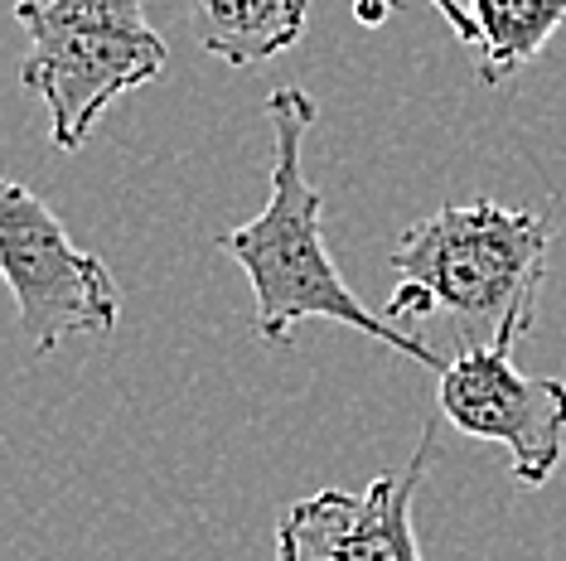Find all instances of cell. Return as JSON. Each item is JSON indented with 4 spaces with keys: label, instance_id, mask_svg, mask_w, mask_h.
<instances>
[{
    "label": "cell",
    "instance_id": "obj_6",
    "mask_svg": "<svg viewBox=\"0 0 566 561\" xmlns=\"http://www.w3.org/2000/svg\"><path fill=\"white\" fill-rule=\"evenodd\" d=\"M436 465V431H421V445L402 469H388L364 494L319 489L291 504L276 522V561H421L411 532V499Z\"/></svg>",
    "mask_w": 566,
    "mask_h": 561
},
{
    "label": "cell",
    "instance_id": "obj_2",
    "mask_svg": "<svg viewBox=\"0 0 566 561\" xmlns=\"http://www.w3.org/2000/svg\"><path fill=\"white\" fill-rule=\"evenodd\" d=\"M547 252V213L494 199L441 203L388 252V266L402 280L382 315L397 325L446 310L465 343H518L537 329Z\"/></svg>",
    "mask_w": 566,
    "mask_h": 561
},
{
    "label": "cell",
    "instance_id": "obj_1",
    "mask_svg": "<svg viewBox=\"0 0 566 561\" xmlns=\"http://www.w3.org/2000/svg\"><path fill=\"white\" fill-rule=\"evenodd\" d=\"M319 107L305 87L281 83L266 97V126H272V199L252 223L218 233L223 257L248 272L252 286V329L262 343H286L295 325L334 320L368 339H382L402 359L441 373L446 359L421 335H407L388 315H373L364 300L344 286L339 266L325 247V199L305 180V131L315 126Z\"/></svg>",
    "mask_w": 566,
    "mask_h": 561
},
{
    "label": "cell",
    "instance_id": "obj_3",
    "mask_svg": "<svg viewBox=\"0 0 566 561\" xmlns=\"http://www.w3.org/2000/svg\"><path fill=\"white\" fill-rule=\"evenodd\" d=\"M15 20L20 83L49 107L59 150H83L102 112L156 83L170 59L140 0H15Z\"/></svg>",
    "mask_w": 566,
    "mask_h": 561
},
{
    "label": "cell",
    "instance_id": "obj_8",
    "mask_svg": "<svg viewBox=\"0 0 566 561\" xmlns=\"http://www.w3.org/2000/svg\"><path fill=\"white\" fill-rule=\"evenodd\" d=\"M480 20V83L504 87L566 24V0H470Z\"/></svg>",
    "mask_w": 566,
    "mask_h": 561
},
{
    "label": "cell",
    "instance_id": "obj_4",
    "mask_svg": "<svg viewBox=\"0 0 566 561\" xmlns=\"http://www.w3.org/2000/svg\"><path fill=\"white\" fill-rule=\"evenodd\" d=\"M0 280L34 359H49L69 335H112L122 320V290L97 252H83L59 213L0 174Z\"/></svg>",
    "mask_w": 566,
    "mask_h": 561
},
{
    "label": "cell",
    "instance_id": "obj_9",
    "mask_svg": "<svg viewBox=\"0 0 566 561\" xmlns=\"http://www.w3.org/2000/svg\"><path fill=\"white\" fill-rule=\"evenodd\" d=\"M392 6H397V0H354V20L364 24V30H378V24H388ZM427 6L450 24V34H455L460 44H474V49H480V20H474L470 10L460 6V0H427Z\"/></svg>",
    "mask_w": 566,
    "mask_h": 561
},
{
    "label": "cell",
    "instance_id": "obj_5",
    "mask_svg": "<svg viewBox=\"0 0 566 561\" xmlns=\"http://www.w3.org/2000/svg\"><path fill=\"white\" fill-rule=\"evenodd\" d=\"M436 406L460 436L504 445L527 489H543L566 455V382L518 373L513 343H460L436 373Z\"/></svg>",
    "mask_w": 566,
    "mask_h": 561
},
{
    "label": "cell",
    "instance_id": "obj_7",
    "mask_svg": "<svg viewBox=\"0 0 566 561\" xmlns=\"http://www.w3.org/2000/svg\"><path fill=\"white\" fill-rule=\"evenodd\" d=\"M189 24L203 54L252 68L301 44L311 0H189Z\"/></svg>",
    "mask_w": 566,
    "mask_h": 561
}]
</instances>
